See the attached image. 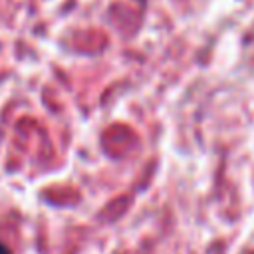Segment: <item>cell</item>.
I'll return each mask as SVG.
<instances>
[{
  "label": "cell",
  "mask_w": 254,
  "mask_h": 254,
  "mask_svg": "<svg viewBox=\"0 0 254 254\" xmlns=\"http://www.w3.org/2000/svg\"><path fill=\"white\" fill-rule=\"evenodd\" d=\"M0 254H12V252H10V250H8V248H6V246L0 242Z\"/></svg>",
  "instance_id": "6da1fadb"
}]
</instances>
